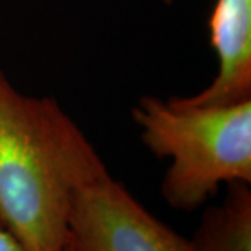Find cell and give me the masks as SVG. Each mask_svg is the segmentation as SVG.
<instances>
[{"mask_svg":"<svg viewBox=\"0 0 251 251\" xmlns=\"http://www.w3.org/2000/svg\"><path fill=\"white\" fill-rule=\"evenodd\" d=\"M133 119L144 145L171 161L161 193L173 209L196 211L224 184H251V99L194 105L144 95Z\"/></svg>","mask_w":251,"mask_h":251,"instance_id":"7a4b0ae2","label":"cell"},{"mask_svg":"<svg viewBox=\"0 0 251 251\" xmlns=\"http://www.w3.org/2000/svg\"><path fill=\"white\" fill-rule=\"evenodd\" d=\"M161 1L166 3V4H172V3H173V1H176V0H161Z\"/></svg>","mask_w":251,"mask_h":251,"instance_id":"ba28073f","label":"cell"},{"mask_svg":"<svg viewBox=\"0 0 251 251\" xmlns=\"http://www.w3.org/2000/svg\"><path fill=\"white\" fill-rule=\"evenodd\" d=\"M190 242L193 251H251L250 184H227L224 201L204 212Z\"/></svg>","mask_w":251,"mask_h":251,"instance_id":"5b68a950","label":"cell"},{"mask_svg":"<svg viewBox=\"0 0 251 251\" xmlns=\"http://www.w3.org/2000/svg\"><path fill=\"white\" fill-rule=\"evenodd\" d=\"M0 251H23L18 243L0 226Z\"/></svg>","mask_w":251,"mask_h":251,"instance_id":"8992f818","label":"cell"},{"mask_svg":"<svg viewBox=\"0 0 251 251\" xmlns=\"http://www.w3.org/2000/svg\"><path fill=\"white\" fill-rule=\"evenodd\" d=\"M62 251H74V250H73L72 244H70V243H67V244H66V247H64Z\"/></svg>","mask_w":251,"mask_h":251,"instance_id":"52a82bcc","label":"cell"},{"mask_svg":"<svg viewBox=\"0 0 251 251\" xmlns=\"http://www.w3.org/2000/svg\"><path fill=\"white\" fill-rule=\"evenodd\" d=\"M69 243L74 251H193L190 239L153 216L110 175L77 193Z\"/></svg>","mask_w":251,"mask_h":251,"instance_id":"3957f363","label":"cell"},{"mask_svg":"<svg viewBox=\"0 0 251 251\" xmlns=\"http://www.w3.org/2000/svg\"><path fill=\"white\" fill-rule=\"evenodd\" d=\"M208 29L218 72L204 90L181 98L194 105H229L251 99V0H216Z\"/></svg>","mask_w":251,"mask_h":251,"instance_id":"277c9868","label":"cell"},{"mask_svg":"<svg viewBox=\"0 0 251 251\" xmlns=\"http://www.w3.org/2000/svg\"><path fill=\"white\" fill-rule=\"evenodd\" d=\"M106 175L56 99L20 92L0 70V226L23 251H62L77 193Z\"/></svg>","mask_w":251,"mask_h":251,"instance_id":"6da1fadb","label":"cell"}]
</instances>
